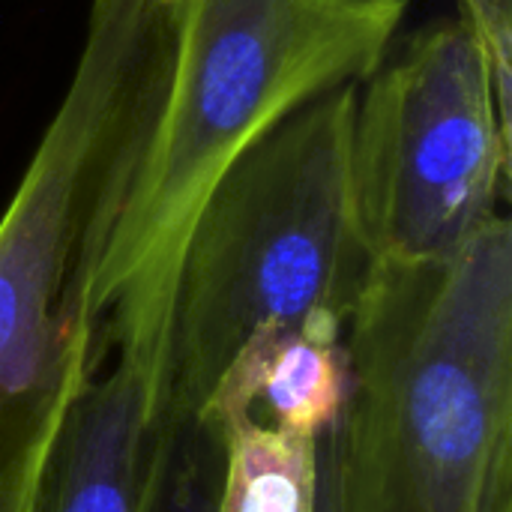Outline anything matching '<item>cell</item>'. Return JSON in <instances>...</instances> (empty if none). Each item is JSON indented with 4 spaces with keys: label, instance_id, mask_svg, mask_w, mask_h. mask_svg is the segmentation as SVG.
I'll list each match as a JSON object with an SVG mask.
<instances>
[{
    "label": "cell",
    "instance_id": "obj_8",
    "mask_svg": "<svg viewBox=\"0 0 512 512\" xmlns=\"http://www.w3.org/2000/svg\"><path fill=\"white\" fill-rule=\"evenodd\" d=\"M216 512H318V441L240 426L228 438Z\"/></svg>",
    "mask_w": 512,
    "mask_h": 512
},
{
    "label": "cell",
    "instance_id": "obj_2",
    "mask_svg": "<svg viewBox=\"0 0 512 512\" xmlns=\"http://www.w3.org/2000/svg\"><path fill=\"white\" fill-rule=\"evenodd\" d=\"M348 405L318 441L321 512H512V225L375 261L345 324Z\"/></svg>",
    "mask_w": 512,
    "mask_h": 512
},
{
    "label": "cell",
    "instance_id": "obj_5",
    "mask_svg": "<svg viewBox=\"0 0 512 512\" xmlns=\"http://www.w3.org/2000/svg\"><path fill=\"white\" fill-rule=\"evenodd\" d=\"M512 0H480L396 39L357 84L351 183L375 258L462 249L510 186Z\"/></svg>",
    "mask_w": 512,
    "mask_h": 512
},
{
    "label": "cell",
    "instance_id": "obj_4",
    "mask_svg": "<svg viewBox=\"0 0 512 512\" xmlns=\"http://www.w3.org/2000/svg\"><path fill=\"white\" fill-rule=\"evenodd\" d=\"M354 93L339 87L288 114L204 201L174 288L168 426L201 417L252 336L348 324L378 261L354 204Z\"/></svg>",
    "mask_w": 512,
    "mask_h": 512
},
{
    "label": "cell",
    "instance_id": "obj_10",
    "mask_svg": "<svg viewBox=\"0 0 512 512\" xmlns=\"http://www.w3.org/2000/svg\"><path fill=\"white\" fill-rule=\"evenodd\" d=\"M462 3H468V0H456V6H462Z\"/></svg>",
    "mask_w": 512,
    "mask_h": 512
},
{
    "label": "cell",
    "instance_id": "obj_9",
    "mask_svg": "<svg viewBox=\"0 0 512 512\" xmlns=\"http://www.w3.org/2000/svg\"><path fill=\"white\" fill-rule=\"evenodd\" d=\"M228 441L186 423L168 426L165 450L141 512H216L225 480Z\"/></svg>",
    "mask_w": 512,
    "mask_h": 512
},
{
    "label": "cell",
    "instance_id": "obj_3",
    "mask_svg": "<svg viewBox=\"0 0 512 512\" xmlns=\"http://www.w3.org/2000/svg\"><path fill=\"white\" fill-rule=\"evenodd\" d=\"M165 45L117 12L81 45L0 213V512H36L63 426L102 366L87 276L165 81Z\"/></svg>",
    "mask_w": 512,
    "mask_h": 512
},
{
    "label": "cell",
    "instance_id": "obj_6",
    "mask_svg": "<svg viewBox=\"0 0 512 512\" xmlns=\"http://www.w3.org/2000/svg\"><path fill=\"white\" fill-rule=\"evenodd\" d=\"M165 435V390L108 357L63 426L36 512H141Z\"/></svg>",
    "mask_w": 512,
    "mask_h": 512
},
{
    "label": "cell",
    "instance_id": "obj_1",
    "mask_svg": "<svg viewBox=\"0 0 512 512\" xmlns=\"http://www.w3.org/2000/svg\"><path fill=\"white\" fill-rule=\"evenodd\" d=\"M408 0H168L165 84L87 276L102 357L168 381L180 255L219 180L288 114L360 84Z\"/></svg>",
    "mask_w": 512,
    "mask_h": 512
},
{
    "label": "cell",
    "instance_id": "obj_7",
    "mask_svg": "<svg viewBox=\"0 0 512 512\" xmlns=\"http://www.w3.org/2000/svg\"><path fill=\"white\" fill-rule=\"evenodd\" d=\"M351 387L345 324L315 318L252 336L195 420L231 438L246 423L321 441L345 414Z\"/></svg>",
    "mask_w": 512,
    "mask_h": 512
}]
</instances>
